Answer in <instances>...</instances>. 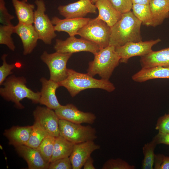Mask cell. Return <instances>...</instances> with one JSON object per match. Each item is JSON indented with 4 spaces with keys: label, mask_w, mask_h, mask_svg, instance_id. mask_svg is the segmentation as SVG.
I'll return each instance as SVG.
<instances>
[{
    "label": "cell",
    "mask_w": 169,
    "mask_h": 169,
    "mask_svg": "<svg viewBox=\"0 0 169 169\" xmlns=\"http://www.w3.org/2000/svg\"><path fill=\"white\" fill-rule=\"evenodd\" d=\"M141 24L132 12L122 14L121 18L110 27L109 45L116 47L129 42L142 41Z\"/></svg>",
    "instance_id": "obj_1"
},
{
    "label": "cell",
    "mask_w": 169,
    "mask_h": 169,
    "mask_svg": "<svg viewBox=\"0 0 169 169\" xmlns=\"http://www.w3.org/2000/svg\"><path fill=\"white\" fill-rule=\"evenodd\" d=\"M27 80L23 76L17 77L11 74L7 77L0 88V95L4 100L14 103L16 107L23 109L20 102L24 98L31 100L33 103H39L40 92H34L26 85Z\"/></svg>",
    "instance_id": "obj_2"
},
{
    "label": "cell",
    "mask_w": 169,
    "mask_h": 169,
    "mask_svg": "<svg viewBox=\"0 0 169 169\" xmlns=\"http://www.w3.org/2000/svg\"><path fill=\"white\" fill-rule=\"evenodd\" d=\"M67 74V78L58 83L60 87L66 88L72 97L88 89H100L109 92L115 89L113 84L109 80L97 79L87 73H79L72 69H68Z\"/></svg>",
    "instance_id": "obj_3"
},
{
    "label": "cell",
    "mask_w": 169,
    "mask_h": 169,
    "mask_svg": "<svg viewBox=\"0 0 169 169\" xmlns=\"http://www.w3.org/2000/svg\"><path fill=\"white\" fill-rule=\"evenodd\" d=\"M94 55V59L89 63L87 73L92 77L98 74L101 79L109 80L120 62L115 47L109 45L100 49Z\"/></svg>",
    "instance_id": "obj_4"
},
{
    "label": "cell",
    "mask_w": 169,
    "mask_h": 169,
    "mask_svg": "<svg viewBox=\"0 0 169 169\" xmlns=\"http://www.w3.org/2000/svg\"><path fill=\"white\" fill-rule=\"evenodd\" d=\"M59 135L76 144L97 138L96 129L91 126L83 125L60 119L59 121Z\"/></svg>",
    "instance_id": "obj_5"
},
{
    "label": "cell",
    "mask_w": 169,
    "mask_h": 169,
    "mask_svg": "<svg viewBox=\"0 0 169 169\" xmlns=\"http://www.w3.org/2000/svg\"><path fill=\"white\" fill-rule=\"evenodd\" d=\"M110 33V27L104 21L95 18H91L79 30L77 35L96 44L100 49L109 45Z\"/></svg>",
    "instance_id": "obj_6"
},
{
    "label": "cell",
    "mask_w": 169,
    "mask_h": 169,
    "mask_svg": "<svg viewBox=\"0 0 169 169\" xmlns=\"http://www.w3.org/2000/svg\"><path fill=\"white\" fill-rule=\"evenodd\" d=\"M37 9L34 11L33 26L38 35L39 39L45 44L50 45L57 35L51 20L45 13L46 8L43 0H35Z\"/></svg>",
    "instance_id": "obj_7"
},
{
    "label": "cell",
    "mask_w": 169,
    "mask_h": 169,
    "mask_svg": "<svg viewBox=\"0 0 169 169\" xmlns=\"http://www.w3.org/2000/svg\"><path fill=\"white\" fill-rule=\"evenodd\" d=\"M72 54L57 52L48 53L44 51L40 56L41 60L47 66L50 72V79L59 83L67 77V62Z\"/></svg>",
    "instance_id": "obj_8"
},
{
    "label": "cell",
    "mask_w": 169,
    "mask_h": 169,
    "mask_svg": "<svg viewBox=\"0 0 169 169\" xmlns=\"http://www.w3.org/2000/svg\"><path fill=\"white\" fill-rule=\"evenodd\" d=\"M56 52L70 53L85 51L94 55L100 48L96 44L82 38H78L75 36H69L64 40L57 39L54 47Z\"/></svg>",
    "instance_id": "obj_9"
},
{
    "label": "cell",
    "mask_w": 169,
    "mask_h": 169,
    "mask_svg": "<svg viewBox=\"0 0 169 169\" xmlns=\"http://www.w3.org/2000/svg\"><path fill=\"white\" fill-rule=\"evenodd\" d=\"M161 41L160 38L139 42H131L115 47V51L120 57V62L126 63L129 59L136 56H144L153 50L152 47Z\"/></svg>",
    "instance_id": "obj_10"
},
{
    "label": "cell",
    "mask_w": 169,
    "mask_h": 169,
    "mask_svg": "<svg viewBox=\"0 0 169 169\" xmlns=\"http://www.w3.org/2000/svg\"><path fill=\"white\" fill-rule=\"evenodd\" d=\"M35 121L38 122L48 135L56 137L59 136L60 119L54 110L47 107L37 106L33 112Z\"/></svg>",
    "instance_id": "obj_11"
},
{
    "label": "cell",
    "mask_w": 169,
    "mask_h": 169,
    "mask_svg": "<svg viewBox=\"0 0 169 169\" xmlns=\"http://www.w3.org/2000/svg\"><path fill=\"white\" fill-rule=\"evenodd\" d=\"M54 111L60 119L76 124H91L94 123L96 118L94 114L81 111L71 104L62 105Z\"/></svg>",
    "instance_id": "obj_12"
},
{
    "label": "cell",
    "mask_w": 169,
    "mask_h": 169,
    "mask_svg": "<svg viewBox=\"0 0 169 169\" xmlns=\"http://www.w3.org/2000/svg\"><path fill=\"white\" fill-rule=\"evenodd\" d=\"M96 7L91 0H79L58 8L59 14L65 18H84L89 13H96Z\"/></svg>",
    "instance_id": "obj_13"
},
{
    "label": "cell",
    "mask_w": 169,
    "mask_h": 169,
    "mask_svg": "<svg viewBox=\"0 0 169 169\" xmlns=\"http://www.w3.org/2000/svg\"><path fill=\"white\" fill-rule=\"evenodd\" d=\"M100 146L94 141L75 144L69 158L72 169H80L94 151L100 148Z\"/></svg>",
    "instance_id": "obj_14"
},
{
    "label": "cell",
    "mask_w": 169,
    "mask_h": 169,
    "mask_svg": "<svg viewBox=\"0 0 169 169\" xmlns=\"http://www.w3.org/2000/svg\"><path fill=\"white\" fill-rule=\"evenodd\" d=\"M14 33L20 38L23 47V54H31L37 44L38 35L33 24L18 23L14 27Z\"/></svg>",
    "instance_id": "obj_15"
},
{
    "label": "cell",
    "mask_w": 169,
    "mask_h": 169,
    "mask_svg": "<svg viewBox=\"0 0 169 169\" xmlns=\"http://www.w3.org/2000/svg\"><path fill=\"white\" fill-rule=\"evenodd\" d=\"M40 80L42 87L39 103L49 108L55 110L62 105L56 95V90L60 87L58 83L44 77H42Z\"/></svg>",
    "instance_id": "obj_16"
},
{
    "label": "cell",
    "mask_w": 169,
    "mask_h": 169,
    "mask_svg": "<svg viewBox=\"0 0 169 169\" xmlns=\"http://www.w3.org/2000/svg\"><path fill=\"white\" fill-rule=\"evenodd\" d=\"M91 19L85 18L61 19L54 16L51 21L55 31L64 32L69 36H72L77 35L79 30L86 25Z\"/></svg>",
    "instance_id": "obj_17"
},
{
    "label": "cell",
    "mask_w": 169,
    "mask_h": 169,
    "mask_svg": "<svg viewBox=\"0 0 169 169\" xmlns=\"http://www.w3.org/2000/svg\"><path fill=\"white\" fill-rule=\"evenodd\" d=\"M15 148L18 155L26 161L29 169H48L49 164L45 161L37 148L25 145Z\"/></svg>",
    "instance_id": "obj_18"
},
{
    "label": "cell",
    "mask_w": 169,
    "mask_h": 169,
    "mask_svg": "<svg viewBox=\"0 0 169 169\" xmlns=\"http://www.w3.org/2000/svg\"><path fill=\"white\" fill-rule=\"evenodd\" d=\"M95 4L99 12L96 18L104 21L110 27L121 18L122 14L117 11L108 0H98Z\"/></svg>",
    "instance_id": "obj_19"
},
{
    "label": "cell",
    "mask_w": 169,
    "mask_h": 169,
    "mask_svg": "<svg viewBox=\"0 0 169 169\" xmlns=\"http://www.w3.org/2000/svg\"><path fill=\"white\" fill-rule=\"evenodd\" d=\"M32 126H14L5 130L3 135L8 140L9 144L14 147L25 145L28 140Z\"/></svg>",
    "instance_id": "obj_20"
},
{
    "label": "cell",
    "mask_w": 169,
    "mask_h": 169,
    "mask_svg": "<svg viewBox=\"0 0 169 169\" xmlns=\"http://www.w3.org/2000/svg\"><path fill=\"white\" fill-rule=\"evenodd\" d=\"M140 63L142 68L161 66H169V47L157 51H152L141 57Z\"/></svg>",
    "instance_id": "obj_21"
},
{
    "label": "cell",
    "mask_w": 169,
    "mask_h": 169,
    "mask_svg": "<svg viewBox=\"0 0 169 169\" xmlns=\"http://www.w3.org/2000/svg\"><path fill=\"white\" fill-rule=\"evenodd\" d=\"M135 81L142 82L156 79H169V66H157L142 68L132 77Z\"/></svg>",
    "instance_id": "obj_22"
},
{
    "label": "cell",
    "mask_w": 169,
    "mask_h": 169,
    "mask_svg": "<svg viewBox=\"0 0 169 169\" xmlns=\"http://www.w3.org/2000/svg\"><path fill=\"white\" fill-rule=\"evenodd\" d=\"M18 23L33 24L35 6L27 0H11Z\"/></svg>",
    "instance_id": "obj_23"
},
{
    "label": "cell",
    "mask_w": 169,
    "mask_h": 169,
    "mask_svg": "<svg viewBox=\"0 0 169 169\" xmlns=\"http://www.w3.org/2000/svg\"><path fill=\"white\" fill-rule=\"evenodd\" d=\"M149 4L152 17V26L161 24L169 17V0H151Z\"/></svg>",
    "instance_id": "obj_24"
},
{
    "label": "cell",
    "mask_w": 169,
    "mask_h": 169,
    "mask_svg": "<svg viewBox=\"0 0 169 169\" xmlns=\"http://www.w3.org/2000/svg\"><path fill=\"white\" fill-rule=\"evenodd\" d=\"M74 144L59 135L55 137L50 162L60 158L69 157Z\"/></svg>",
    "instance_id": "obj_25"
},
{
    "label": "cell",
    "mask_w": 169,
    "mask_h": 169,
    "mask_svg": "<svg viewBox=\"0 0 169 169\" xmlns=\"http://www.w3.org/2000/svg\"><path fill=\"white\" fill-rule=\"evenodd\" d=\"M29 139L25 144L28 146L37 148L48 134L40 124L35 121Z\"/></svg>",
    "instance_id": "obj_26"
},
{
    "label": "cell",
    "mask_w": 169,
    "mask_h": 169,
    "mask_svg": "<svg viewBox=\"0 0 169 169\" xmlns=\"http://www.w3.org/2000/svg\"><path fill=\"white\" fill-rule=\"evenodd\" d=\"M132 9L135 16L146 26H152V19L149 4H133Z\"/></svg>",
    "instance_id": "obj_27"
},
{
    "label": "cell",
    "mask_w": 169,
    "mask_h": 169,
    "mask_svg": "<svg viewBox=\"0 0 169 169\" xmlns=\"http://www.w3.org/2000/svg\"><path fill=\"white\" fill-rule=\"evenodd\" d=\"M55 137L48 135L37 148L45 161L49 164L53 151Z\"/></svg>",
    "instance_id": "obj_28"
},
{
    "label": "cell",
    "mask_w": 169,
    "mask_h": 169,
    "mask_svg": "<svg viewBox=\"0 0 169 169\" xmlns=\"http://www.w3.org/2000/svg\"><path fill=\"white\" fill-rule=\"evenodd\" d=\"M157 144L153 140L145 144L143 147L144 158L142 162V169L153 168L155 156L154 151Z\"/></svg>",
    "instance_id": "obj_29"
},
{
    "label": "cell",
    "mask_w": 169,
    "mask_h": 169,
    "mask_svg": "<svg viewBox=\"0 0 169 169\" xmlns=\"http://www.w3.org/2000/svg\"><path fill=\"white\" fill-rule=\"evenodd\" d=\"M14 27L13 25L0 26V44L6 45L13 51H14L15 46L11 35L14 33Z\"/></svg>",
    "instance_id": "obj_30"
},
{
    "label": "cell",
    "mask_w": 169,
    "mask_h": 169,
    "mask_svg": "<svg viewBox=\"0 0 169 169\" xmlns=\"http://www.w3.org/2000/svg\"><path fill=\"white\" fill-rule=\"evenodd\" d=\"M135 167L130 165L125 161L120 158L111 159L106 161L102 169H134Z\"/></svg>",
    "instance_id": "obj_31"
},
{
    "label": "cell",
    "mask_w": 169,
    "mask_h": 169,
    "mask_svg": "<svg viewBox=\"0 0 169 169\" xmlns=\"http://www.w3.org/2000/svg\"><path fill=\"white\" fill-rule=\"evenodd\" d=\"M8 56L7 54H3L1 57L3 61L2 65L0 66V85L3 83L9 75L12 74V70L16 67V64H9L7 63L6 58Z\"/></svg>",
    "instance_id": "obj_32"
},
{
    "label": "cell",
    "mask_w": 169,
    "mask_h": 169,
    "mask_svg": "<svg viewBox=\"0 0 169 169\" xmlns=\"http://www.w3.org/2000/svg\"><path fill=\"white\" fill-rule=\"evenodd\" d=\"M115 8L121 14L131 11V0H108Z\"/></svg>",
    "instance_id": "obj_33"
},
{
    "label": "cell",
    "mask_w": 169,
    "mask_h": 169,
    "mask_svg": "<svg viewBox=\"0 0 169 169\" xmlns=\"http://www.w3.org/2000/svg\"><path fill=\"white\" fill-rule=\"evenodd\" d=\"M14 16L8 13L5 6L4 0H0V23L2 25H13L11 21Z\"/></svg>",
    "instance_id": "obj_34"
},
{
    "label": "cell",
    "mask_w": 169,
    "mask_h": 169,
    "mask_svg": "<svg viewBox=\"0 0 169 169\" xmlns=\"http://www.w3.org/2000/svg\"><path fill=\"white\" fill-rule=\"evenodd\" d=\"M48 169H72L69 157L60 158L50 162Z\"/></svg>",
    "instance_id": "obj_35"
},
{
    "label": "cell",
    "mask_w": 169,
    "mask_h": 169,
    "mask_svg": "<svg viewBox=\"0 0 169 169\" xmlns=\"http://www.w3.org/2000/svg\"><path fill=\"white\" fill-rule=\"evenodd\" d=\"M154 169H169V156L163 154L155 155Z\"/></svg>",
    "instance_id": "obj_36"
},
{
    "label": "cell",
    "mask_w": 169,
    "mask_h": 169,
    "mask_svg": "<svg viewBox=\"0 0 169 169\" xmlns=\"http://www.w3.org/2000/svg\"><path fill=\"white\" fill-rule=\"evenodd\" d=\"M155 128L160 133H169V114H165L158 119Z\"/></svg>",
    "instance_id": "obj_37"
},
{
    "label": "cell",
    "mask_w": 169,
    "mask_h": 169,
    "mask_svg": "<svg viewBox=\"0 0 169 169\" xmlns=\"http://www.w3.org/2000/svg\"><path fill=\"white\" fill-rule=\"evenodd\" d=\"M157 144H163L169 145V133H159L153 139Z\"/></svg>",
    "instance_id": "obj_38"
},
{
    "label": "cell",
    "mask_w": 169,
    "mask_h": 169,
    "mask_svg": "<svg viewBox=\"0 0 169 169\" xmlns=\"http://www.w3.org/2000/svg\"><path fill=\"white\" fill-rule=\"evenodd\" d=\"M94 160L90 156L86 161L83 166L84 169H95L94 165Z\"/></svg>",
    "instance_id": "obj_39"
},
{
    "label": "cell",
    "mask_w": 169,
    "mask_h": 169,
    "mask_svg": "<svg viewBox=\"0 0 169 169\" xmlns=\"http://www.w3.org/2000/svg\"><path fill=\"white\" fill-rule=\"evenodd\" d=\"M151 0H131L133 4L141 5L149 4Z\"/></svg>",
    "instance_id": "obj_40"
},
{
    "label": "cell",
    "mask_w": 169,
    "mask_h": 169,
    "mask_svg": "<svg viewBox=\"0 0 169 169\" xmlns=\"http://www.w3.org/2000/svg\"><path fill=\"white\" fill-rule=\"evenodd\" d=\"M91 0L92 1L93 3H95L98 0Z\"/></svg>",
    "instance_id": "obj_41"
},
{
    "label": "cell",
    "mask_w": 169,
    "mask_h": 169,
    "mask_svg": "<svg viewBox=\"0 0 169 169\" xmlns=\"http://www.w3.org/2000/svg\"></svg>",
    "instance_id": "obj_42"
}]
</instances>
